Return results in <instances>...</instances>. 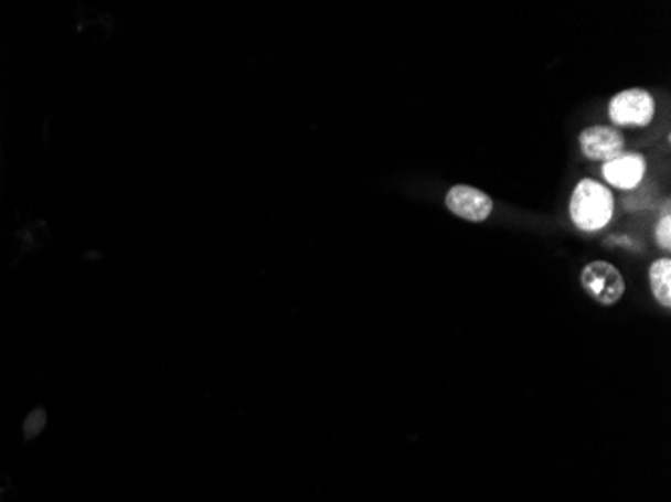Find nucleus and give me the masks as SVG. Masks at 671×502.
Returning <instances> with one entry per match:
<instances>
[{"label": "nucleus", "instance_id": "f257e3e1", "mask_svg": "<svg viewBox=\"0 0 671 502\" xmlns=\"http://www.w3.org/2000/svg\"><path fill=\"white\" fill-rule=\"evenodd\" d=\"M616 197L594 179H582L571 193L569 215L575 227L583 232H599L611 222Z\"/></svg>", "mask_w": 671, "mask_h": 502}, {"label": "nucleus", "instance_id": "f03ea898", "mask_svg": "<svg viewBox=\"0 0 671 502\" xmlns=\"http://www.w3.org/2000/svg\"><path fill=\"white\" fill-rule=\"evenodd\" d=\"M583 290L601 306H616L626 293V279L609 261H592L582 271Z\"/></svg>", "mask_w": 671, "mask_h": 502}, {"label": "nucleus", "instance_id": "7ed1b4c3", "mask_svg": "<svg viewBox=\"0 0 671 502\" xmlns=\"http://www.w3.org/2000/svg\"><path fill=\"white\" fill-rule=\"evenodd\" d=\"M609 119L619 127H648L656 115V100L648 90L627 89L609 100Z\"/></svg>", "mask_w": 671, "mask_h": 502}, {"label": "nucleus", "instance_id": "20e7f679", "mask_svg": "<svg viewBox=\"0 0 671 502\" xmlns=\"http://www.w3.org/2000/svg\"><path fill=\"white\" fill-rule=\"evenodd\" d=\"M445 203H447L448 212L470 224L487 222L494 207L491 195H487L484 191L477 190V188H470V185L450 188Z\"/></svg>", "mask_w": 671, "mask_h": 502}, {"label": "nucleus", "instance_id": "39448f33", "mask_svg": "<svg viewBox=\"0 0 671 502\" xmlns=\"http://www.w3.org/2000/svg\"><path fill=\"white\" fill-rule=\"evenodd\" d=\"M579 147H582L583 157L607 163L621 153H626V139L617 129L595 125V127H587L585 131H582Z\"/></svg>", "mask_w": 671, "mask_h": 502}, {"label": "nucleus", "instance_id": "423d86ee", "mask_svg": "<svg viewBox=\"0 0 671 502\" xmlns=\"http://www.w3.org/2000/svg\"><path fill=\"white\" fill-rule=\"evenodd\" d=\"M648 163L646 157L639 153H621V156L607 161L604 165V178L617 190H636L646 178Z\"/></svg>", "mask_w": 671, "mask_h": 502}, {"label": "nucleus", "instance_id": "0eeeda50", "mask_svg": "<svg viewBox=\"0 0 671 502\" xmlns=\"http://www.w3.org/2000/svg\"><path fill=\"white\" fill-rule=\"evenodd\" d=\"M649 286L653 291V298L661 303L665 310L671 308V261L670 257L656 259L649 268Z\"/></svg>", "mask_w": 671, "mask_h": 502}, {"label": "nucleus", "instance_id": "6e6552de", "mask_svg": "<svg viewBox=\"0 0 671 502\" xmlns=\"http://www.w3.org/2000/svg\"><path fill=\"white\" fill-rule=\"evenodd\" d=\"M656 239L660 244L661 249L670 252L671 249V215H670V203H665V213L661 217L658 225H656Z\"/></svg>", "mask_w": 671, "mask_h": 502}]
</instances>
